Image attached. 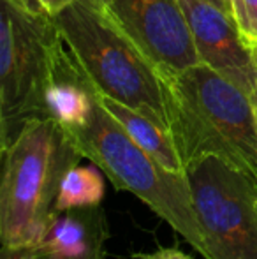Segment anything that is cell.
<instances>
[{"label": "cell", "instance_id": "4", "mask_svg": "<svg viewBox=\"0 0 257 259\" xmlns=\"http://www.w3.org/2000/svg\"><path fill=\"white\" fill-rule=\"evenodd\" d=\"M81 157L95 164L118 191L139 198L151 211L182 235L204 259H210L194 210L187 173H175L148 155L102 108L93 106L83 127L65 129Z\"/></svg>", "mask_w": 257, "mask_h": 259}, {"label": "cell", "instance_id": "11", "mask_svg": "<svg viewBox=\"0 0 257 259\" xmlns=\"http://www.w3.org/2000/svg\"><path fill=\"white\" fill-rule=\"evenodd\" d=\"M104 198L102 171L93 166H72L64 175L60 191L57 196L55 210H72V208L100 206Z\"/></svg>", "mask_w": 257, "mask_h": 259}, {"label": "cell", "instance_id": "2", "mask_svg": "<svg viewBox=\"0 0 257 259\" xmlns=\"http://www.w3.org/2000/svg\"><path fill=\"white\" fill-rule=\"evenodd\" d=\"M53 18L100 96L129 106L169 131L162 72L106 4L76 0Z\"/></svg>", "mask_w": 257, "mask_h": 259}, {"label": "cell", "instance_id": "20", "mask_svg": "<svg viewBox=\"0 0 257 259\" xmlns=\"http://www.w3.org/2000/svg\"><path fill=\"white\" fill-rule=\"evenodd\" d=\"M252 50H254V57H255V60H257V46H254Z\"/></svg>", "mask_w": 257, "mask_h": 259}, {"label": "cell", "instance_id": "5", "mask_svg": "<svg viewBox=\"0 0 257 259\" xmlns=\"http://www.w3.org/2000/svg\"><path fill=\"white\" fill-rule=\"evenodd\" d=\"M60 30L52 14H32L2 0L0 120L2 148L34 118H44V94L53 72Z\"/></svg>", "mask_w": 257, "mask_h": 259}, {"label": "cell", "instance_id": "10", "mask_svg": "<svg viewBox=\"0 0 257 259\" xmlns=\"http://www.w3.org/2000/svg\"><path fill=\"white\" fill-rule=\"evenodd\" d=\"M99 103L124 127L125 133L132 138L134 143L139 145L148 155H151L157 162H161L162 166L175 171V173H187L185 164H183L178 148L175 145V140H173L168 129L155 123L153 120L146 118L141 113L134 111L129 106L110 99V97H104L100 94Z\"/></svg>", "mask_w": 257, "mask_h": 259}, {"label": "cell", "instance_id": "7", "mask_svg": "<svg viewBox=\"0 0 257 259\" xmlns=\"http://www.w3.org/2000/svg\"><path fill=\"white\" fill-rule=\"evenodd\" d=\"M108 7L162 74L199 64L180 0H111Z\"/></svg>", "mask_w": 257, "mask_h": 259}, {"label": "cell", "instance_id": "8", "mask_svg": "<svg viewBox=\"0 0 257 259\" xmlns=\"http://www.w3.org/2000/svg\"><path fill=\"white\" fill-rule=\"evenodd\" d=\"M189 21L199 64H204L252 96L257 87L254 50L234 18L208 0H180Z\"/></svg>", "mask_w": 257, "mask_h": 259}, {"label": "cell", "instance_id": "13", "mask_svg": "<svg viewBox=\"0 0 257 259\" xmlns=\"http://www.w3.org/2000/svg\"><path fill=\"white\" fill-rule=\"evenodd\" d=\"M136 259H192L187 252L180 249H159L155 252L148 254H136Z\"/></svg>", "mask_w": 257, "mask_h": 259}, {"label": "cell", "instance_id": "3", "mask_svg": "<svg viewBox=\"0 0 257 259\" xmlns=\"http://www.w3.org/2000/svg\"><path fill=\"white\" fill-rule=\"evenodd\" d=\"M0 240L6 249H34L52 217L64 175L79 162L69 134L57 120L34 118L2 148Z\"/></svg>", "mask_w": 257, "mask_h": 259}, {"label": "cell", "instance_id": "21", "mask_svg": "<svg viewBox=\"0 0 257 259\" xmlns=\"http://www.w3.org/2000/svg\"><path fill=\"white\" fill-rule=\"evenodd\" d=\"M224 2H226L227 6H229V9H231V0H224Z\"/></svg>", "mask_w": 257, "mask_h": 259}, {"label": "cell", "instance_id": "1", "mask_svg": "<svg viewBox=\"0 0 257 259\" xmlns=\"http://www.w3.org/2000/svg\"><path fill=\"white\" fill-rule=\"evenodd\" d=\"M162 79L169 133L185 169L215 155L257 182V115L250 96L204 64Z\"/></svg>", "mask_w": 257, "mask_h": 259}, {"label": "cell", "instance_id": "16", "mask_svg": "<svg viewBox=\"0 0 257 259\" xmlns=\"http://www.w3.org/2000/svg\"><path fill=\"white\" fill-rule=\"evenodd\" d=\"M28 249H6L2 247V259H23Z\"/></svg>", "mask_w": 257, "mask_h": 259}, {"label": "cell", "instance_id": "22", "mask_svg": "<svg viewBox=\"0 0 257 259\" xmlns=\"http://www.w3.org/2000/svg\"><path fill=\"white\" fill-rule=\"evenodd\" d=\"M100 2H104V4H106V6H108V4H110L111 0H100Z\"/></svg>", "mask_w": 257, "mask_h": 259}, {"label": "cell", "instance_id": "18", "mask_svg": "<svg viewBox=\"0 0 257 259\" xmlns=\"http://www.w3.org/2000/svg\"><path fill=\"white\" fill-rule=\"evenodd\" d=\"M23 259H42V257H39L37 254L34 252V250H32V249H28V250H27V254H25V257H23Z\"/></svg>", "mask_w": 257, "mask_h": 259}, {"label": "cell", "instance_id": "6", "mask_svg": "<svg viewBox=\"0 0 257 259\" xmlns=\"http://www.w3.org/2000/svg\"><path fill=\"white\" fill-rule=\"evenodd\" d=\"M210 259H257V182L220 157L187 166Z\"/></svg>", "mask_w": 257, "mask_h": 259}, {"label": "cell", "instance_id": "19", "mask_svg": "<svg viewBox=\"0 0 257 259\" xmlns=\"http://www.w3.org/2000/svg\"><path fill=\"white\" fill-rule=\"evenodd\" d=\"M250 99H252V104H254V109H255V115H257V87H255V90H254V92H252Z\"/></svg>", "mask_w": 257, "mask_h": 259}, {"label": "cell", "instance_id": "9", "mask_svg": "<svg viewBox=\"0 0 257 259\" xmlns=\"http://www.w3.org/2000/svg\"><path fill=\"white\" fill-rule=\"evenodd\" d=\"M110 226L100 206L55 211L34 252L42 259H104Z\"/></svg>", "mask_w": 257, "mask_h": 259}, {"label": "cell", "instance_id": "14", "mask_svg": "<svg viewBox=\"0 0 257 259\" xmlns=\"http://www.w3.org/2000/svg\"><path fill=\"white\" fill-rule=\"evenodd\" d=\"M9 2H13L14 6L21 7V9H25L27 13H32V14H44L46 13V9L42 7V4L39 2V0H9Z\"/></svg>", "mask_w": 257, "mask_h": 259}, {"label": "cell", "instance_id": "17", "mask_svg": "<svg viewBox=\"0 0 257 259\" xmlns=\"http://www.w3.org/2000/svg\"><path fill=\"white\" fill-rule=\"evenodd\" d=\"M208 2H212L213 6H217V7H219V9H222V11H226V13H229V14H231L229 6H227V4L224 2V0H208ZM231 16H233V14H231Z\"/></svg>", "mask_w": 257, "mask_h": 259}, {"label": "cell", "instance_id": "12", "mask_svg": "<svg viewBox=\"0 0 257 259\" xmlns=\"http://www.w3.org/2000/svg\"><path fill=\"white\" fill-rule=\"evenodd\" d=\"M231 14L245 41L257 46V0H231Z\"/></svg>", "mask_w": 257, "mask_h": 259}, {"label": "cell", "instance_id": "15", "mask_svg": "<svg viewBox=\"0 0 257 259\" xmlns=\"http://www.w3.org/2000/svg\"><path fill=\"white\" fill-rule=\"evenodd\" d=\"M42 4V7L46 9V13H49L52 16H55L57 13H60L67 6H71L76 0H39Z\"/></svg>", "mask_w": 257, "mask_h": 259}]
</instances>
